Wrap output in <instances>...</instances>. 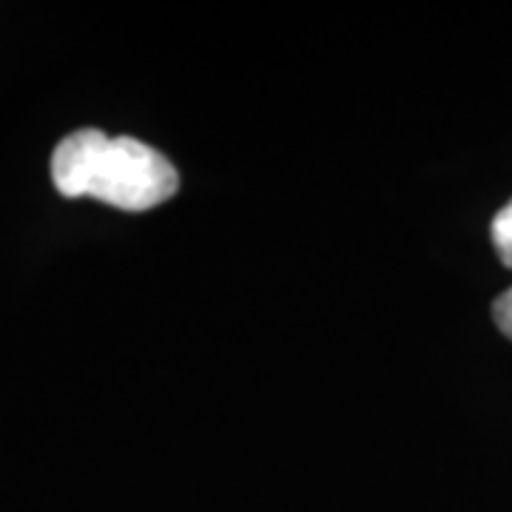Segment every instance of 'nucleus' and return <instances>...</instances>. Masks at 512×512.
I'll use <instances>...</instances> for the list:
<instances>
[{"label": "nucleus", "instance_id": "7ed1b4c3", "mask_svg": "<svg viewBox=\"0 0 512 512\" xmlns=\"http://www.w3.org/2000/svg\"><path fill=\"white\" fill-rule=\"evenodd\" d=\"M493 319H495V325H498V330H501L507 339H512V288L495 299Z\"/></svg>", "mask_w": 512, "mask_h": 512}, {"label": "nucleus", "instance_id": "f03ea898", "mask_svg": "<svg viewBox=\"0 0 512 512\" xmlns=\"http://www.w3.org/2000/svg\"><path fill=\"white\" fill-rule=\"evenodd\" d=\"M490 234H493V245L501 256V262L512 271V200L495 214Z\"/></svg>", "mask_w": 512, "mask_h": 512}, {"label": "nucleus", "instance_id": "f257e3e1", "mask_svg": "<svg viewBox=\"0 0 512 512\" xmlns=\"http://www.w3.org/2000/svg\"><path fill=\"white\" fill-rule=\"evenodd\" d=\"M52 183L69 197H92L120 211H151L180 188L177 168L157 148L134 137H106L100 128H80L57 143Z\"/></svg>", "mask_w": 512, "mask_h": 512}]
</instances>
